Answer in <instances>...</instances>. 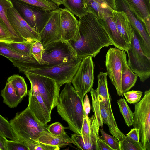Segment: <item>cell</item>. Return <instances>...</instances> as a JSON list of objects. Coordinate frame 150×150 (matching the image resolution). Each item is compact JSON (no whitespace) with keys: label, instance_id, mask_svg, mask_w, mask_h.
Segmentation results:
<instances>
[{"label":"cell","instance_id":"31","mask_svg":"<svg viewBox=\"0 0 150 150\" xmlns=\"http://www.w3.org/2000/svg\"><path fill=\"white\" fill-rule=\"evenodd\" d=\"M73 143L79 149L92 150V145L89 135H82L76 133L71 135Z\"/></svg>","mask_w":150,"mask_h":150},{"label":"cell","instance_id":"12","mask_svg":"<svg viewBox=\"0 0 150 150\" xmlns=\"http://www.w3.org/2000/svg\"><path fill=\"white\" fill-rule=\"evenodd\" d=\"M115 0L116 10L123 11L126 13L131 24L136 31L142 51L146 56L150 58V35L144 24L130 10L125 0Z\"/></svg>","mask_w":150,"mask_h":150},{"label":"cell","instance_id":"15","mask_svg":"<svg viewBox=\"0 0 150 150\" xmlns=\"http://www.w3.org/2000/svg\"><path fill=\"white\" fill-rule=\"evenodd\" d=\"M60 9L52 11L47 23L39 33L38 40L44 47L61 39Z\"/></svg>","mask_w":150,"mask_h":150},{"label":"cell","instance_id":"16","mask_svg":"<svg viewBox=\"0 0 150 150\" xmlns=\"http://www.w3.org/2000/svg\"><path fill=\"white\" fill-rule=\"evenodd\" d=\"M0 55L8 59L23 73L27 69L41 65L33 55L26 56L17 52L8 47L5 42H0Z\"/></svg>","mask_w":150,"mask_h":150},{"label":"cell","instance_id":"9","mask_svg":"<svg viewBox=\"0 0 150 150\" xmlns=\"http://www.w3.org/2000/svg\"><path fill=\"white\" fill-rule=\"evenodd\" d=\"M42 61L52 66L65 62L77 58L76 52L70 42L61 39L43 47Z\"/></svg>","mask_w":150,"mask_h":150},{"label":"cell","instance_id":"32","mask_svg":"<svg viewBox=\"0 0 150 150\" xmlns=\"http://www.w3.org/2000/svg\"><path fill=\"white\" fill-rule=\"evenodd\" d=\"M117 103L119 111L123 116L125 123L127 126L130 127L133 124V112L124 98L119 99Z\"/></svg>","mask_w":150,"mask_h":150},{"label":"cell","instance_id":"7","mask_svg":"<svg viewBox=\"0 0 150 150\" xmlns=\"http://www.w3.org/2000/svg\"><path fill=\"white\" fill-rule=\"evenodd\" d=\"M132 38L127 52V64L132 71L136 74L142 82L150 76V58L143 53L140 47L136 30L131 24Z\"/></svg>","mask_w":150,"mask_h":150},{"label":"cell","instance_id":"2","mask_svg":"<svg viewBox=\"0 0 150 150\" xmlns=\"http://www.w3.org/2000/svg\"><path fill=\"white\" fill-rule=\"evenodd\" d=\"M65 84L57 98L56 105L57 112L67 122L69 129L74 133L81 135L83 119L86 115L83 101L71 83Z\"/></svg>","mask_w":150,"mask_h":150},{"label":"cell","instance_id":"38","mask_svg":"<svg viewBox=\"0 0 150 150\" xmlns=\"http://www.w3.org/2000/svg\"><path fill=\"white\" fill-rule=\"evenodd\" d=\"M0 42H18L10 33L6 24L0 17Z\"/></svg>","mask_w":150,"mask_h":150},{"label":"cell","instance_id":"36","mask_svg":"<svg viewBox=\"0 0 150 150\" xmlns=\"http://www.w3.org/2000/svg\"><path fill=\"white\" fill-rule=\"evenodd\" d=\"M119 143L120 150H144L140 142H135L126 136Z\"/></svg>","mask_w":150,"mask_h":150},{"label":"cell","instance_id":"29","mask_svg":"<svg viewBox=\"0 0 150 150\" xmlns=\"http://www.w3.org/2000/svg\"><path fill=\"white\" fill-rule=\"evenodd\" d=\"M0 134L6 138L19 141V138L13 130L10 122L0 114Z\"/></svg>","mask_w":150,"mask_h":150},{"label":"cell","instance_id":"43","mask_svg":"<svg viewBox=\"0 0 150 150\" xmlns=\"http://www.w3.org/2000/svg\"><path fill=\"white\" fill-rule=\"evenodd\" d=\"M47 129L49 132L55 135L60 136L67 134L64 127L59 122H56L50 124L48 126Z\"/></svg>","mask_w":150,"mask_h":150},{"label":"cell","instance_id":"49","mask_svg":"<svg viewBox=\"0 0 150 150\" xmlns=\"http://www.w3.org/2000/svg\"><path fill=\"white\" fill-rule=\"evenodd\" d=\"M56 4L57 6H59L62 4L63 0H50Z\"/></svg>","mask_w":150,"mask_h":150},{"label":"cell","instance_id":"3","mask_svg":"<svg viewBox=\"0 0 150 150\" xmlns=\"http://www.w3.org/2000/svg\"><path fill=\"white\" fill-rule=\"evenodd\" d=\"M19 141L25 143L35 142L44 131H48L47 125L38 121L27 107L24 110L16 114L10 122Z\"/></svg>","mask_w":150,"mask_h":150},{"label":"cell","instance_id":"22","mask_svg":"<svg viewBox=\"0 0 150 150\" xmlns=\"http://www.w3.org/2000/svg\"><path fill=\"white\" fill-rule=\"evenodd\" d=\"M103 100L108 115V125L110 133L119 142L121 141L125 135L119 129L115 121L112 112L111 105V98L110 93L103 98Z\"/></svg>","mask_w":150,"mask_h":150},{"label":"cell","instance_id":"26","mask_svg":"<svg viewBox=\"0 0 150 150\" xmlns=\"http://www.w3.org/2000/svg\"><path fill=\"white\" fill-rule=\"evenodd\" d=\"M65 8L79 18L89 13L85 0H63Z\"/></svg>","mask_w":150,"mask_h":150},{"label":"cell","instance_id":"40","mask_svg":"<svg viewBox=\"0 0 150 150\" xmlns=\"http://www.w3.org/2000/svg\"><path fill=\"white\" fill-rule=\"evenodd\" d=\"M29 150H59L60 148L39 142H38L26 143Z\"/></svg>","mask_w":150,"mask_h":150},{"label":"cell","instance_id":"44","mask_svg":"<svg viewBox=\"0 0 150 150\" xmlns=\"http://www.w3.org/2000/svg\"><path fill=\"white\" fill-rule=\"evenodd\" d=\"M89 117L88 116L86 115L83 118L81 130V135H88L90 134V127Z\"/></svg>","mask_w":150,"mask_h":150},{"label":"cell","instance_id":"13","mask_svg":"<svg viewBox=\"0 0 150 150\" xmlns=\"http://www.w3.org/2000/svg\"><path fill=\"white\" fill-rule=\"evenodd\" d=\"M61 39L76 42L80 39L79 21L74 15L66 8L60 10Z\"/></svg>","mask_w":150,"mask_h":150},{"label":"cell","instance_id":"19","mask_svg":"<svg viewBox=\"0 0 150 150\" xmlns=\"http://www.w3.org/2000/svg\"><path fill=\"white\" fill-rule=\"evenodd\" d=\"M130 10L150 35V0H125Z\"/></svg>","mask_w":150,"mask_h":150},{"label":"cell","instance_id":"28","mask_svg":"<svg viewBox=\"0 0 150 150\" xmlns=\"http://www.w3.org/2000/svg\"><path fill=\"white\" fill-rule=\"evenodd\" d=\"M7 81L11 83L17 95L23 98L27 95V85L23 77L18 75H13L8 78Z\"/></svg>","mask_w":150,"mask_h":150},{"label":"cell","instance_id":"17","mask_svg":"<svg viewBox=\"0 0 150 150\" xmlns=\"http://www.w3.org/2000/svg\"><path fill=\"white\" fill-rule=\"evenodd\" d=\"M28 107L38 121L43 125H47L51 121L52 111L38 94L30 90L28 91Z\"/></svg>","mask_w":150,"mask_h":150},{"label":"cell","instance_id":"14","mask_svg":"<svg viewBox=\"0 0 150 150\" xmlns=\"http://www.w3.org/2000/svg\"><path fill=\"white\" fill-rule=\"evenodd\" d=\"M7 16L13 29L25 41L38 40L39 34L28 25L13 6L8 9Z\"/></svg>","mask_w":150,"mask_h":150},{"label":"cell","instance_id":"35","mask_svg":"<svg viewBox=\"0 0 150 150\" xmlns=\"http://www.w3.org/2000/svg\"><path fill=\"white\" fill-rule=\"evenodd\" d=\"M92 100L91 109L100 127H102L103 122L101 117L100 106V102L97 96L96 89L92 88L90 91Z\"/></svg>","mask_w":150,"mask_h":150},{"label":"cell","instance_id":"21","mask_svg":"<svg viewBox=\"0 0 150 150\" xmlns=\"http://www.w3.org/2000/svg\"><path fill=\"white\" fill-rule=\"evenodd\" d=\"M113 17L119 33L130 45L132 35L131 24L127 15L123 11L116 10L113 13Z\"/></svg>","mask_w":150,"mask_h":150},{"label":"cell","instance_id":"37","mask_svg":"<svg viewBox=\"0 0 150 150\" xmlns=\"http://www.w3.org/2000/svg\"><path fill=\"white\" fill-rule=\"evenodd\" d=\"M44 47L40 41L38 40L32 45L31 53L37 61L41 65H48L49 64L42 60V55L43 52Z\"/></svg>","mask_w":150,"mask_h":150},{"label":"cell","instance_id":"23","mask_svg":"<svg viewBox=\"0 0 150 150\" xmlns=\"http://www.w3.org/2000/svg\"><path fill=\"white\" fill-rule=\"evenodd\" d=\"M37 142L59 148H64L73 143L71 138L66 134L57 136L52 134L48 131L42 132L38 138Z\"/></svg>","mask_w":150,"mask_h":150},{"label":"cell","instance_id":"1","mask_svg":"<svg viewBox=\"0 0 150 150\" xmlns=\"http://www.w3.org/2000/svg\"><path fill=\"white\" fill-rule=\"evenodd\" d=\"M79 40L76 42L69 41L77 57H95L103 47L113 45L100 19L92 13L79 18Z\"/></svg>","mask_w":150,"mask_h":150},{"label":"cell","instance_id":"45","mask_svg":"<svg viewBox=\"0 0 150 150\" xmlns=\"http://www.w3.org/2000/svg\"><path fill=\"white\" fill-rule=\"evenodd\" d=\"M126 136L135 142H140L139 131L137 128H134L131 129Z\"/></svg>","mask_w":150,"mask_h":150},{"label":"cell","instance_id":"48","mask_svg":"<svg viewBox=\"0 0 150 150\" xmlns=\"http://www.w3.org/2000/svg\"><path fill=\"white\" fill-rule=\"evenodd\" d=\"M7 140L6 137L0 134V150H6L5 143Z\"/></svg>","mask_w":150,"mask_h":150},{"label":"cell","instance_id":"24","mask_svg":"<svg viewBox=\"0 0 150 150\" xmlns=\"http://www.w3.org/2000/svg\"><path fill=\"white\" fill-rule=\"evenodd\" d=\"M126 54L124 57L122 62V71L121 85L123 93L129 91L135 85L138 76L133 72L128 65Z\"/></svg>","mask_w":150,"mask_h":150},{"label":"cell","instance_id":"30","mask_svg":"<svg viewBox=\"0 0 150 150\" xmlns=\"http://www.w3.org/2000/svg\"><path fill=\"white\" fill-rule=\"evenodd\" d=\"M35 41L21 42H6L7 46L21 54L26 55H33L31 52L33 44Z\"/></svg>","mask_w":150,"mask_h":150},{"label":"cell","instance_id":"47","mask_svg":"<svg viewBox=\"0 0 150 150\" xmlns=\"http://www.w3.org/2000/svg\"><path fill=\"white\" fill-rule=\"evenodd\" d=\"M83 99L84 108L86 115L88 116L90 110L89 100L88 95L86 94Z\"/></svg>","mask_w":150,"mask_h":150},{"label":"cell","instance_id":"4","mask_svg":"<svg viewBox=\"0 0 150 150\" xmlns=\"http://www.w3.org/2000/svg\"><path fill=\"white\" fill-rule=\"evenodd\" d=\"M82 59V58L78 57L67 62L52 66L40 65L27 69L25 72L37 74L51 79L61 87L64 84L71 83Z\"/></svg>","mask_w":150,"mask_h":150},{"label":"cell","instance_id":"34","mask_svg":"<svg viewBox=\"0 0 150 150\" xmlns=\"http://www.w3.org/2000/svg\"><path fill=\"white\" fill-rule=\"evenodd\" d=\"M90 127L89 134L92 145V150H96L97 141L99 138V125L94 114L89 117Z\"/></svg>","mask_w":150,"mask_h":150},{"label":"cell","instance_id":"10","mask_svg":"<svg viewBox=\"0 0 150 150\" xmlns=\"http://www.w3.org/2000/svg\"><path fill=\"white\" fill-rule=\"evenodd\" d=\"M94 71L92 57H83L71 81L74 88L83 101L85 96L90 92L93 85Z\"/></svg>","mask_w":150,"mask_h":150},{"label":"cell","instance_id":"25","mask_svg":"<svg viewBox=\"0 0 150 150\" xmlns=\"http://www.w3.org/2000/svg\"><path fill=\"white\" fill-rule=\"evenodd\" d=\"M1 95L3 99V102L10 108L16 107L23 98L18 96L11 83L8 81L4 88L1 92Z\"/></svg>","mask_w":150,"mask_h":150},{"label":"cell","instance_id":"33","mask_svg":"<svg viewBox=\"0 0 150 150\" xmlns=\"http://www.w3.org/2000/svg\"><path fill=\"white\" fill-rule=\"evenodd\" d=\"M27 4L44 10L54 11L60 9L56 4L50 0H19Z\"/></svg>","mask_w":150,"mask_h":150},{"label":"cell","instance_id":"42","mask_svg":"<svg viewBox=\"0 0 150 150\" xmlns=\"http://www.w3.org/2000/svg\"><path fill=\"white\" fill-rule=\"evenodd\" d=\"M6 150H29L26 143L7 140L5 143Z\"/></svg>","mask_w":150,"mask_h":150},{"label":"cell","instance_id":"11","mask_svg":"<svg viewBox=\"0 0 150 150\" xmlns=\"http://www.w3.org/2000/svg\"><path fill=\"white\" fill-rule=\"evenodd\" d=\"M126 51L115 48H110L106 55L105 66L107 75L114 86L119 96H123L121 85L122 62Z\"/></svg>","mask_w":150,"mask_h":150},{"label":"cell","instance_id":"39","mask_svg":"<svg viewBox=\"0 0 150 150\" xmlns=\"http://www.w3.org/2000/svg\"><path fill=\"white\" fill-rule=\"evenodd\" d=\"M100 131L101 138L113 150H120L119 142L115 138L107 134L102 129Z\"/></svg>","mask_w":150,"mask_h":150},{"label":"cell","instance_id":"8","mask_svg":"<svg viewBox=\"0 0 150 150\" xmlns=\"http://www.w3.org/2000/svg\"><path fill=\"white\" fill-rule=\"evenodd\" d=\"M13 7L28 25L40 33L52 11H46L27 4L19 0H10Z\"/></svg>","mask_w":150,"mask_h":150},{"label":"cell","instance_id":"20","mask_svg":"<svg viewBox=\"0 0 150 150\" xmlns=\"http://www.w3.org/2000/svg\"><path fill=\"white\" fill-rule=\"evenodd\" d=\"M100 19L113 45L115 47L127 52L130 45L119 33L113 16L109 17L105 20Z\"/></svg>","mask_w":150,"mask_h":150},{"label":"cell","instance_id":"6","mask_svg":"<svg viewBox=\"0 0 150 150\" xmlns=\"http://www.w3.org/2000/svg\"><path fill=\"white\" fill-rule=\"evenodd\" d=\"M23 73L30 83V90L40 95L52 111L56 107L60 87L50 78L28 72Z\"/></svg>","mask_w":150,"mask_h":150},{"label":"cell","instance_id":"41","mask_svg":"<svg viewBox=\"0 0 150 150\" xmlns=\"http://www.w3.org/2000/svg\"><path fill=\"white\" fill-rule=\"evenodd\" d=\"M142 93V92L141 91L132 90L123 93V95L128 103L135 104L140 101Z\"/></svg>","mask_w":150,"mask_h":150},{"label":"cell","instance_id":"18","mask_svg":"<svg viewBox=\"0 0 150 150\" xmlns=\"http://www.w3.org/2000/svg\"><path fill=\"white\" fill-rule=\"evenodd\" d=\"M89 13L98 19L105 20L113 16L116 10L115 0H85Z\"/></svg>","mask_w":150,"mask_h":150},{"label":"cell","instance_id":"27","mask_svg":"<svg viewBox=\"0 0 150 150\" xmlns=\"http://www.w3.org/2000/svg\"><path fill=\"white\" fill-rule=\"evenodd\" d=\"M13 7L10 0H0V17L6 25L8 30L18 42H26L14 30L9 22L7 16L8 8Z\"/></svg>","mask_w":150,"mask_h":150},{"label":"cell","instance_id":"46","mask_svg":"<svg viewBox=\"0 0 150 150\" xmlns=\"http://www.w3.org/2000/svg\"><path fill=\"white\" fill-rule=\"evenodd\" d=\"M96 150H113L99 136L96 143Z\"/></svg>","mask_w":150,"mask_h":150},{"label":"cell","instance_id":"5","mask_svg":"<svg viewBox=\"0 0 150 150\" xmlns=\"http://www.w3.org/2000/svg\"><path fill=\"white\" fill-rule=\"evenodd\" d=\"M134 128L139 130V142L144 150H150V89L135 104L133 112Z\"/></svg>","mask_w":150,"mask_h":150}]
</instances>
